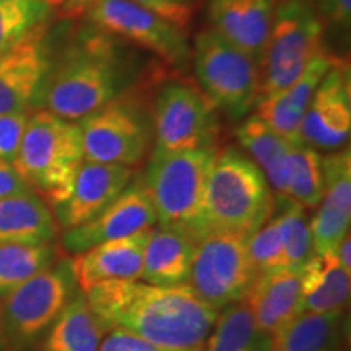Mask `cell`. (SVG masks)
I'll list each match as a JSON object with an SVG mask.
<instances>
[{
    "instance_id": "cell-1",
    "label": "cell",
    "mask_w": 351,
    "mask_h": 351,
    "mask_svg": "<svg viewBox=\"0 0 351 351\" xmlns=\"http://www.w3.org/2000/svg\"><path fill=\"white\" fill-rule=\"evenodd\" d=\"M83 295L103 335L124 330L171 351L204 350L219 314L187 285L108 280L91 285Z\"/></svg>"
},
{
    "instance_id": "cell-42",
    "label": "cell",
    "mask_w": 351,
    "mask_h": 351,
    "mask_svg": "<svg viewBox=\"0 0 351 351\" xmlns=\"http://www.w3.org/2000/svg\"><path fill=\"white\" fill-rule=\"evenodd\" d=\"M8 348L7 341V330H5V319H3V306L0 301V351H5Z\"/></svg>"
},
{
    "instance_id": "cell-37",
    "label": "cell",
    "mask_w": 351,
    "mask_h": 351,
    "mask_svg": "<svg viewBox=\"0 0 351 351\" xmlns=\"http://www.w3.org/2000/svg\"><path fill=\"white\" fill-rule=\"evenodd\" d=\"M98 351H171L160 348L124 330H112L101 340Z\"/></svg>"
},
{
    "instance_id": "cell-36",
    "label": "cell",
    "mask_w": 351,
    "mask_h": 351,
    "mask_svg": "<svg viewBox=\"0 0 351 351\" xmlns=\"http://www.w3.org/2000/svg\"><path fill=\"white\" fill-rule=\"evenodd\" d=\"M129 2L158 13L181 29L186 28L194 16V0H129Z\"/></svg>"
},
{
    "instance_id": "cell-2",
    "label": "cell",
    "mask_w": 351,
    "mask_h": 351,
    "mask_svg": "<svg viewBox=\"0 0 351 351\" xmlns=\"http://www.w3.org/2000/svg\"><path fill=\"white\" fill-rule=\"evenodd\" d=\"M122 83L124 65L116 41L103 29H90L49 72L39 103L46 111L77 122L116 99Z\"/></svg>"
},
{
    "instance_id": "cell-15",
    "label": "cell",
    "mask_w": 351,
    "mask_h": 351,
    "mask_svg": "<svg viewBox=\"0 0 351 351\" xmlns=\"http://www.w3.org/2000/svg\"><path fill=\"white\" fill-rule=\"evenodd\" d=\"M351 132L350 73L335 64L320 82L301 125L302 142L320 150H337Z\"/></svg>"
},
{
    "instance_id": "cell-22",
    "label": "cell",
    "mask_w": 351,
    "mask_h": 351,
    "mask_svg": "<svg viewBox=\"0 0 351 351\" xmlns=\"http://www.w3.org/2000/svg\"><path fill=\"white\" fill-rule=\"evenodd\" d=\"M57 234L54 213L36 192L0 199V244L46 245Z\"/></svg>"
},
{
    "instance_id": "cell-7",
    "label": "cell",
    "mask_w": 351,
    "mask_h": 351,
    "mask_svg": "<svg viewBox=\"0 0 351 351\" xmlns=\"http://www.w3.org/2000/svg\"><path fill=\"white\" fill-rule=\"evenodd\" d=\"M324 21L311 0H282L274 21L261 69V96L287 90L320 49Z\"/></svg>"
},
{
    "instance_id": "cell-25",
    "label": "cell",
    "mask_w": 351,
    "mask_h": 351,
    "mask_svg": "<svg viewBox=\"0 0 351 351\" xmlns=\"http://www.w3.org/2000/svg\"><path fill=\"white\" fill-rule=\"evenodd\" d=\"M345 311L330 314L304 313L274 339L270 351H341Z\"/></svg>"
},
{
    "instance_id": "cell-19",
    "label": "cell",
    "mask_w": 351,
    "mask_h": 351,
    "mask_svg": "<svg viewBox=\"0 0 351 351\" xmlns=\"http://www.w3.org/2000/svg\"><path fill=\"white\" fill-rule=\"evenodd\" d=\"M275 0H210L212 29L249 54L261 67L274 21Z\"/></svg>"
},
{
    "instance_id": "cell-41",
    "label": "cell",
    "mask_w": 351,
    "mask_h": 351,
    "mask_svg": "<svg viewBox=\"0 0 351 351\" xmlns=\"http://www.w3.org/2000/svg\"><path fill=\"white\" fill-rule=\"evenodd\" d=\"M95 0H62L64 13L67 16H77L82 13H86L88 8L93 5Z\"/></svg>"
},
{
    "instance_id": "cell-39",
    "label": "cell",
    "mask_w": 351,
    "mask_h": 351,
    "mask_svg": "<svg viewBox=\"0 0 351 351\" xmlns=\"http://www.w3.org/2000/svg\"><path fill=\"white\" fill-rule=\"evenodd\" d=\"M26 192L34 191L23 181V178L15 169V166L8 163V161L0 160V199L26 194Z\"/></svg>"
},
{
    "instance_id": "cell-20",
    "label": "cell",
    "mask_w": 351,
    "mask_h": 351,
    "mask_svg": "<svg viewBox=\"0 0 351 351\" xmlns=\"http://www.w3.org/2000/svg\"><path fill=\"white\" fill-rule=\"evenodd\" d=\"M150 230L112 239L70 257V269L80 291L108 280H138Z\"/></svg>"
},
{
    "instance_id": "cell-10",
    "label": "cell",
    "mask_w": 351,
    "mask_h": 351,
    "mask_svg": "<svg viewBox=\"0 0 351 351\" xmlns=\"http://www.w3.org/2000/svg\"><path fill=\"white\" fill-rule=\"evenodd\" d=\"M82 132L85 161L132 168L148 155L152 129L137 106L112 99L77 121Z\"/></svg>"
},
{
    "instance_id": "cell-23",
    "label": "cell",
    "mask_w": 351,
    "mask_h": 351,
    "mask_svg": "<svg viewBox=\"0 0 351 351\" xmlns=\"http://www.w3.org/2000/svg\"><path fill=\"white\" fill-rule=\"evenodd\" d=\"M350 276L333 252L314 254L302 265L301 313H343L350 298Z\"/></svg>"
},
{
    "instance_id": "cell-14",
    "label": "cell",
    "mask_w": 351,
    "mask_h": 351,
    "mask_svg": "<svg viewBox=\"0 0 351 351\" xmlns=\"http://www.w3.org/2000/svg\"><path fill=\"white\" fill-rule=\"evenodd\" d=\"M49 72L43 23L0 54V114L28 112L36 106Z\"/></svg>"
},
{
    "instance_id": "cell-4",
    "label": "cell",
    "mask_w": 351,
    "mask_h": 351,
    "mask_svg": "<svg viewBox=\"0 0 351 351\" xmlns=\"http://www.w3.org/2000/svg\"><path fill=\"white\" fill-rule=\"evenodd\" d=\"M275 210L271 187L251 158L236 147L218 150L205 194L207 231L251 236L274 217Z\"/></svg>"
},
{
    "instance_id": "cell-6",
    "label": "cell",
    "mask_w": 351,
    "mask_h": 351,
    "mask_svg": "<svg viewBox=\"0 0 351 351\" xmlns=\"http://www.w3.org/2000/svg\"><path fill=\"white\" fill-rule=\"evenodd\" d=\"M192 60L205 98L232 119L245 116L261 98L258 64L213 29L197 34Z\"/></svg>"
},
{
    "instance_id": "cell-28",
    "label": "cell",
    "mask_w": 351,
    "mask_h": 351,
    "mask_svg": "<svg viewBox=\"0 0 351 351\" xmlns=\"http://www.w3.org/2000/svg\"><path fill=\"white\" fill-rule=\"evenodd\" d=\"M324 195L322 156L309 145H293L287 163V197L315 208Z\"/></svg>"
},
{
    "instance_id": "cell-31",
    "label": "cell",
    "mask_w": 351,
    "mask_h": 351,
    "mask_svg": "<svg viewBox=\"0 0 351 351\" xmlns=\"http://www.w3.org/2000/svg\"><path fill=\"white\" fill-rule=\"evenodd\" d=\"M49 5L43 2L0 0V54L15 46L32 29L43 25Z\"/></svg>"
},
{
    "instance_id": "cell-44",
    "label": "cell",
    "mask_w": 351,
    "mask_h": 351,
    "mask_svg": "<svg viewBox=\"0 0 351 351\" xmlns=\"http://www.w3.org/2000/svg\"><path fill=\"white\" fill-rule=\"evenodd\" d=\"M60 5H62V3H60Z\"/></svg>"
},
{
    "instance_id": "cell-18",
    "label": "cell",
    "mask_w": 351,
    "mask_h": 351,
    "mask_svg": "<svg viewBox=\"0 0 351 351\" xmlns=\"http://www.w3.org/2000/svg\"><path fill=\"white\" fill-rule=\"evenodd\" d=\"M244 300L251 307L257 327L275 339L302 314V265L282 267L257 275Z\"/></svg>"
},
{
    "instance_id": "cell-29",
    "label": "cell",
    "mask_w": 351,
    "mask_h": 351,
    "mask_svg": "<svg viewBox=\"0 0 351 351\" xmlns=\"http://www.w3.org/2000/svg\"><path fill=\"white\" fill-rule=\"evenodd\" d=\"M57 249L52 244H0V296L23 285L39 271L56 263Z\"/></svg>"
},
{
    "instance_id": "cell-35",
    "label": "cell",
    "mask_w": 351,
    "mask_h": 351,
    "mask_svg": "<svg viewBox=\"0 0 351 351\" xmlns=\"http://www.w3.org/2000/svg\"><path fill=\"white\" fill-rule=\"evenodd\" d=\"M28 117V112L0 114V160L13 165Z\"/></svg>"
},
{
    "instance_id": "cell-24",
    "label": "cell",
    "mask_w": 351,
    "mask_h": 351,
    "mask_svg": "<svg viewBox=\"0 0 351 351\" xmlns=\"http://www.w3.org/2000/svg\"><path fill=\"white\" fill-rule=\"evenodd\" d=\"M236 137L265 176L276 197H287V163L293 143L271 130L257 114L241 122Z\"/></svg>"
},
{
    "instance_id": "cell-9",
    "label": "cell",
    "mask_w": 351,
    "mask_h": 351,
    "mask_svg": "<svg viewBox=\"0 0 351 351\" xmlns=\"http://www.w3.org/2000/svg\"><path fill=\"white\" fill-rule=\"evenodd\" d=\"M247 239L244 232L210 231L195 245L187 287L215 309L244 300L256 282Z\"/></svg>"
},
{
    "instance_id": "cell-38",
    "label": "cell",
    "mask_w": 351,
    "mask_h": 351,
    "mask_svg": "<svg viewBox=\"0 0 351 351\" xmlns=\"http://www.w3.org/2000/svg\"><path fill=\"white\" fill-rule=\"evenodd\" d=\"M314 10L319 16L343 28H348L351 20V0H314Z\"/></svg>"
},
{
    "instance_id": "cell-40",
    "label": "cell",
    "mask_w": 351,
    "mask_h": 351,
    "mask_svg": "<svg viewBox=\"0 0 351 351\" xmlns=\"http://www.w3.org/2000/svg\"><path fill=\"white\" fill-rule=\"evenodd\" d=\"M350 252H351V238H350V232H348V234H346L345 238L340 241L339 245L335 247V251H333V256H335L337 262H339L346 271H350V274H351V256H350Z\"/></svg>"
},
{
    "instance_id": "cell-13",
    "label": "cell",
    "mask_w": 351,
    "mask_h": 351,
    "mask_svg": "<svg viewBox=\"0 0 351 351\" xmlns=\"http://www.w3.org/2000/svg\"><path fill=\"white\" fill-rule=\"evenodd\" d=\"M155 225V207L143 179H138L132 181L129 187L91 221L64 231L62 247L75 256L108 241L148 231Z\"/></svg>"
},
{
    "instance_id": "cell-16",
    "label": "cell",
    "mask_w": 351,
    "mask_h": 351,
    "mask_svg": "<svg viewBox=\"0 0 351 351\" xmlns=\"http://www.w3.org/2000/svg\"><path fill=\"white\" fill-rule=\"evenodd\" d=\"M134 181V169L121 165L85 161L69 195L54 205L57 225L64 231L82 226L104 212Z\"/></svg>"
},
{
    "instance_id": "cell-8",
    "label": "cell",
    "mask_w": 351,
    "mask_h": 351,
    "mask_svg": "<svg viewBox=\"0 0 351 351\" xmlns=\"http://www.w3.org/2000/svg\"><path fill=\"white\" fill-rule=\"evenodd\" d=\"M77 289L70 261L62 258L3 296L8 348L26 350L46 335Z\"/></svg>"
},
{
    "instance_id": "cell-30",
    "label": "cell",
    "mask_w": 351,
    "mask_h": 351,
    "mask_svg": "<svg viewBox=\"0 0 351 351\" xmlns=\"http://www.w3.org/2000/svg\"><path fill=\"white\" fill-rule=\"evenodd\" d=\"M275 202L280 204L276 218L282 232L285 267L304 265L314 256L306 208L288 197H275Z\"/></svg>"
},
{
    "instance_id": "cell-3",
    "label": "cell",
    "mask_w": 351,
    "mask_h": 351,
    "mask_svg": "<svg viewBox=\"0 0 351 351\" xmlns=\"http://www.w3.org/2000/svg\"><path fill=\"white\" fill-rule=\"evenodd\" d=\"M217 153V147L153 150L143 182L155 207L156 225L181 231L195 243L207 234L205 194Z\"/></svg>"
},
{
    "instance_id": "cell-17",
    "label": "cell",
    "mask_w": 351,
    "mask_h": 351,
    "mask_svg": "<svg viewBox=\"0 0 351 351\" xmlns=\"http://www.w3.org/2000/svg\"><path fill=\"white\" fill-rule=\"evenodd\" d=\"M324 195L309 221L314 254L333 252L350 232L351 155L350 148L322 156Z\"/></svg>"
},
{
    "instance_id": "cell-11",
    "label": "cell",
    "mask_w": 351,
    "mask_h": 351,
    "mask_svg": "<svg viewBox=\"0 0 351 351\" xmlns=\"http://www.w3.org/2000/svg\"><path fill=\"white\" fill-rule=\"evenodd\" d=\"M96 28L152 51L165 62L186 69L192 57L181 28L129 0H95L86 10Z\"/></svg>"
},
{
    "instance_id": "cell-33",
    "label": "cell",
    "mask_w": 351,
    "mask_h": 351,
    "mask_svg": "<svg viewBox=\"0 0 351 351\" xmlns=\"http://www.w3.org/2000/svg\"><path fill=\"white\" fill-rule=\"evenodd\" d=\"M247 252L257 275L285 267L282 232L276 215L249 236Z\"/></svg>"
},
{
    "instance_id": "cell-26",
    "label": "cell",
    "mask_w": 351,
    "mask_h": 351,
    "mask_svg": "<svg viewBox=\"0 0 351 351\" xmlns=\"http://www.w3.org/2000/svg\"><path fill=\"white\" fill-rule=\"evenodd\" d=\"M274 337L257 327L245 300L219 311L217 322L202 351H270Z\"/></svg>"
},
{
    "instance_id": "cell-43",
    "label": "cell",
    "mask_w": 351,
    "mask_h": 351,
    "mask_svg": "<svg viewBox=\"0 0 351 351\" xmlns=\"http://www.w3.org/2000/svg\"><path fill=\"white\" fill-rule=\"evenodd\" d=\"M13 2H43L49 7H60L62 0H13Z\"/></svg>"
},
{
    "instance_id": "cell-12",
    "label": "cell",
    "mask_w": 351,
    "mask_h": 351,
    "mask_svg": "<svg viewBox=\"0 0 351 351\" xmlns=\"http://www.w3.org/2000/svg\"><path fill=\"white\" fill-rule=\"evenodd\" d=\"M217 112L204 93L178 82L161 88L155 104V150L217 147Z\"/></svg>"
},
{
    "instance_id": "cell-27",
    "label": "cell",
    "mask_w": 351,
    "mask_h": 351,
    "mask_svg": "<svg viewBox=\"0 0 351 351\" xmlns=\"http://www.w3.org/2000/svg\"><path fill=\"white\" fill-rule=\"evenodd\" d=\"M103 332L80 289L52 324L39 351H98Z\"/></svg>"
},
{
    "instance_id": "cell-32",
    "label": "cell",
    "mask_w": 351,
    "mask_h": 351,
    "mask_svg": "<svg viewBox=\"0 0 351 351\" xmlns=\"http://www.w3.org/2000/svg\"><path fill=\"white\" fill-rule=\"evenodd\" d=\"M257 116L275 130L276 134L287 138L293 145H302L301 125L304 114L298 112L285 99L283 91L263 95L257 101Z\"/></svg>"
},
{
    "instance_id": "cell-34",
    "label": "cell",
    "mask_w": 351,
    "mask_h": 351,
    "mask_svg": "<svg viewBox=\"0 0 351 351\" xmlns=\"http://www.w3.org/2000/svg\"><path fill=\"white\" fill-rule=\"evenodd\" d=\"M337 64V60L332 56H327L326 52H319L317 56L307 64V67L302 70V73L296 78L295 82L289 85L287 90H282L285 95V99L288 101V104L293 109H296L298 112L304 114L307 106H309L311 99L320 85V82L324 80V77L327 75V72L333 65Z\"/></svg>"
},
{
    "instance_id": "cell-5",
    "label": "cell",
    "mask_w": 351,
    "mask_h": 351,
    "mask_svg": "<svg viewBox=\"0 0 351 351\" xmlns=\"http://www.w3.org/2000/svg\"><path fill=\"white\" fill-rule=\"evenodd\" d=\"M83 163L85 153L77 122L49 111H38L28 117L13 166L38 195L52 207L60 204Z\"/></svg>"
},
{
    "instance_id": "cell-21",
    "label": "cell",
    "mask_w": 351,
    "mask_h": 351,
    "mask_svg": "<svg viewBox=\"0 0 351 351\" xmlns=\"http://www.w3.org/2000/svg\"><path fill=\"white\" fill-rule=\"evenodd\" d=\"M197 243L184 232L155 225L148 234L140 278L155 287L187 285Z\"/></svg>"
}]
</instances>
